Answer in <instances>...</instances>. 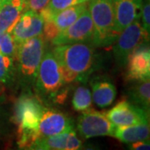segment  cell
Here are the masks:
<instances>
[{
	"mask_svg": "<svg viewBox=\"0 0 150 150\" xmlns=\"http://www.w3.org/2000/svg\"><path fill=\"white\" fill-rule=\"evenodd\" d=\"M69 118L63 112L54 109L44 108L38 124V138L48 137L73 130Z\"/></svg>",
	"mask_w": 150,
	"mask_h": 150,
	"instance_id": "cell-12",
	"label": "cell"
},
{
	"mask_svg": "<svg viewBox=\"0 0 150 150\" xmlns=\"http://www.w3.org/2000/svg\"><path fill=\"white\" fill-rule=\"evenodd\" d=\"M137 19L124 28L116 38V43L113 46V54L116 62L119 66L127 64L128 58L135 49L149 41L148 33Z\"/></svg>",
	"mask_w": 150,
	"mask_h": 150,
	"instance_id": "cell-5",
	"label": "cell"
},
{
	"mask_svg": "<svg viewBox=\"0 0 150 150\" xmlns=\"http://www.w3.org/2000/svg\"><path fill=\"white\" fill-rule=\"evenodd\" d=\"M106 115L115 127L149 123V112L126 100L118 103Z\"/></svg>",
	"mask_w": 150,
	"mask_h": 150,
	"instance_id": "cell-9",
	"label": "cell"
},
{
	"mask_svg": "<svg viewBox=\"0 0 150 150\" xmlns=\"http://www.w3.org/2000/svg\"><path fill=\"white\" fill-rule=\"evenodd\" d=\"M131 101L135 105L144 108V110H149L150 103V81L149 79L145 80H140L138 84L134 86L129 93Z\"/></svg>",
	"mask_w": 150,
	"mask_h": 150,
	"instance_id": "cell-19",
	"label": "cell"
},
{
	"mask_svg": "<svg viewBox=\"0 0 150 150\" xmlns=\"http://www.w3.org/2000/svg\"><path fill=\"white\" fill-rule=\"evenodd\" d=\"M49 0H24V8L25 10H32L33 12L40 13V11L48 5Z\"/></svg>",
	"mask_w": 150,
	"mask_h": 150,
	"instance_id": "cell-25",
	"label": "cell"
},
{
	"mask_svg": "<svg viewBox=\"0 0 150 150\" xmlns=\"http://www.w3.org/2000/svg\"><path fill=\"white\" fill-rule=\"evenodd\" d=\"M44 20L40 13L32 10L23 11L13 26L11 35L16 45L43 33Z\"/></svg>",
	"mask_w": 150,
	"mask_h": 150,
	"instance_id": "cell-10",
	"label": "cell"
},
{
	"mask_svg": "<svg viewBox=\"0 0 150 150\" xmlns=\"http://www.w3.org/2000/svg\"><path fill=\"white\" fill-rule=\"evenodd\" d=\"M0 53L13 59L16 57V44L10 33L0 32Z\"/></svg>",
	"mask_w": 150,
	"mask_h": 150,
	"instance_id": "cell-22",
	"label": "cell"
},
{
	"mask_svg": "<svg viewBox=\"0 0 150 150\" xmlns=\"http://www.w3.org/2000/svg\"><path fill=\"white\" fill-rule=\"evenodd\" d=\"M92 98L97 106L105 108L111 105L116 98V88L111 82L95 81L92 83Z\"/></svg>",
	"mask_w": 150,
	"mask_h": 150,
	"instance_id": "cell-18",
	"label": "cell"
},
{
	"mask_svg": "<svg viewBox=\"0 0 150 150\" xmlns=\"http://www.w3.org/2000/svg\"><path fill=\"white\" fill-rule=\"evenodd\" d=\"M88 9L93 24L91 42L96 47L111 45L117 37L114 34V12L112 0H89Z\"/></svg>",
	"mask_w": 150,
	"mask_h": 150,
	"instance_id": "cell-3",
	"label": "cell"
},
{
	"mask_svg": "<svg viewBox=\"0 0 150 150\" xmlns=\"http://www.w3.org/2000/svg\"><path fill=\"white\" fill-rule=\"evenodd\" d=\"M24 8V0L0 3V32L11 33Z\"/></svg>",
	"mask_w": 150,
	"mask_h": 150,
	"instance_id": "cell-15",
	"label": "cell"
},
{
	"mask_svg": "<svg viewBox=\"0 0 150 150\" xmlns=\"http://www.w3.org/2000/svg\"><path fill=\"white\" fill-rule=\"evenodd\" d=\"M142 18V27L148 33L150 29V4L149 0H144V4H142L141 16Z\"/></svg>",
	"mask_w": 150,
	"mask_h": 150,
	"instance_id": "cell-24",
	"label": "cell"
},
{
	"mask_svg": "<svg viewBox=\"0 0 150 150\" xmlns=\"http://www.w3.org/2000/svg\"><path fill=\"white\" fill-rule=\"evenodd\" d=\"M129 149L134 150H149L150 149L149 141V139H146L133 142V143H131V144L129 146Z\"/></svg>",
	"mask_w": 150,
	"mask_h": 150,
	"instance_id": "cell-26",
	"label": "cell"
},
{
	"mask_svg": "<svg viewBox=\"0 0 150 150\" xmlns=\"http://www.w3.org/2000/svg\"><path fill=\"white\" fill-rule=\"evenodd\" d=\"M81 147L82 142L73 129L57 135L38 138L28 147V149L77 150Z\"/></svg>",
	"mask_w": 150,
	"mask_h": 150,
	"instance_id": "cell-13",
	"label": "cell"
},
{
	"mask_svg": "<svg viewBox=\"0 0 150 150\" xmlns=\"http://www.w3.org/2000/svg\"><path fill=\"white\" fill-rule=\"evenodd\" d=\"M112 137L123 143H133L149 139V124H135L115 127Z\"/></svg>",
	"mask_w": 150,
	"mask_h": 150,
	"instance_id": "cell-16",
	"label": "cell"
},
{
	"mask_svg": "<svg viewBox=\"0 0 150 150\" xmlns=\"http://www.w3.org/2000/svg\"><path fill=\"white\" fill-rule=\"evenodd\" d=\"M93 33V24L88 8L82 13L78 19L69 27L61 31L51 41L54 46L67 43H83L91 41Z\"/></svg>",
	"mask_w": 150,
	"mask_h": 150,
	"instance_id": "cell-8",
	"label": "cell"
},
{
	"mask_svg": "<svg viewBox=\"0 0 150 150\" xmlns=\"http://www.w3.org/2000/svg\"><path fill=\"white\" fill-rule=\"evenodd\" d=\"M4 1H8V0H0V3H2V2H4Z\"/></svg>",
	"mask_w": 150,
	"mask_h": 150,
	"instance_id": "cell-27",
	"label": "cell"
},
{
	"mask_svg": "<svg viewBox=\"0 0 150 150\" xmlns=\"http://www.w3.org/2000/svg\"><path fill=\"white\" fill-rule=\"evenodd\" d=\"M45 108L35 97L23 95L15 106V121L18 124V144L28 149L38 139V124Z\"/></svg>",
	"mask_w": 150,
	"mask_h": 150,
	"instance_id": "cell-2",
	"label": "cell"
},
{
	"mask_svg": "<svg viewBox=\"0 0 150 150\" xmlns=\"http://www.w3.org/2000/svg\"><path fill=\"white\" fill-rule=\"evenodd\" d=\"M143 0H112L114 12V34L119 33L133 22L139 19Z\"/></svg>",
	"mask_w": 150,
	"mask_h": 150,
	"instance_id": "cell-11",
	"label": "cell"
},
{
	"mask_svg": "<svg viewBox=\"0 0 150 150\" xmlns=\"http://www.w3.org/2000/svg\"><path fill=\"white\" fill-rule=\"evenodd\" d=\"M36 79L38 90L50 96L56 94L64 83L59 63L53 52L43 54Z\"/></svg>",
	"mask_w": 150,
	"mask_h": 150,
	"instance_id": "cell-6",
	"label": "cell"
},
{
	"mask_svg": "<svg viewBox=\"0 0 150 150\" xmlns=\"http://www.w3.org/2000/svg\"><path fill=\"white\" fill-rule=\"evenodd\" d=\"M44 54L43 33L16 45V57L21 74L27 79H36L38 66Z\"/></svg>",
	"mask_w": 150,
	"mask_h": 150,
	"instance_id": "cell-4",
	"label": "cell"
},
{
	"mask_svg": "<svg viewBox=\"0 0 150 150\" xmlns=\"http://www.w3.org/2000/svg\"><path fill=\"white\" fill-rule=\"evenodd\" d=\"M53 54L59 63L64 83H72L86 74L92 68L93 51L83 43L57 45Z\"/></svg>",
	"mask_w": 150,
	"mask_h": 150,
	"instance_id": "cell-1",
	"label": "cell"
},
{
	"mask_svg": "<svg viewBox=\"0 0 150 150\" xmlns=\"http://www.w3.org/2000/svg\"><path fill=\"white\" fill-rule=\"evenodd\" d=\"M89 0H49L48 5L43 10L40 11V14L43 18V20L50 18L54 14L69 8L72 6L78 5L83 3H88Z\"/></svg>",
	"mask_w": 150,
	"mask_h": 150,
	"instance_id": "cell-20",
	"label": "cell"
},
{
	"mask_svg": "<svg viewBox=\"0 0 150 150\" xmlns=\"http://www.w3.org/2000/svg\"><path fill=\"white\" fill-rule=\"evenodd\" d=\"M13 59L0 53V83H6L10 79Z\"/></svg>",
	"mask_w": 150,
	"mask_h": 150,
	"instance_id": "cell-23",
	"label": "cell"
},
{
	"mask_svg": "<svg viewBox=\"0 0 150 150\" xmlns=\"http://www.w3.org/2000/svg\"><path fill=\"white\" fill-rule=\"evenodd\" d=\"M92 93L88 88L85 87H79L74 93L72 104L75 110L84 111L92 106Z\"/></svg>",
	"mask_w": 150,
	"mask_h": 150,
	"instance_id": "cell-21",
	"label": "cell"
},
{
	"mask_svg": "<svg viewBox=\"0 0 150 150\" xmlns=\"http://www.w3.org/2000/svg\"><path fill=\"white\" fill-rule=\"evenodd\" d=\"M86 8H88L87 3L72 6L64 10L59 11V13L54 14L50 18L46 20L51 22L54 27L57 28V30L60 33L64 30L65 28L69 27L71 24H73Z\"/></svg>",
	"mask_w": 150,
	"mask_h": 150,
	"instance_id": "cell-17",
	"label": "cell"
},
{
	"mask_svg": "<svg viewBox=\"0 0 150 150\" xmlns=\"http://www.w3.org/2000/svg\"><path fill=\"white\" fill-rule=\"evenodd\" d=\"M77 127L84 139L97 136H112L115 129L105 113L92 108L83 111L78 120Z\"/></svg>",
	"mask_w": 150,
	"mask_h": 150,
	"instance_id": "cell-7",
	"label": "cell"
},
{
	"mask_svg": "<svg viewBox=\"0 0 150 150\" xmlns=\"http://www.w3.org/2000/svg\"><path fill=\"white\" fill-rule=\"evenodd\" d=\"M128 79L130 80H145L150 76V51L146 43L141 45L130 54L127 61Z\"/></svg>",
	"mask_w": 150,
	"mask_h": 150,
	"instance_id": "cell-14",
	"label": "cell"
}]
</instances>
